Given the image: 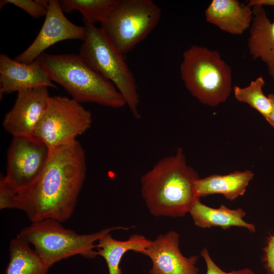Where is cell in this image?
Here are the masks:
<instances>
[{
	"label": "cell",
	"mask_w": 274,
	"mask_h": 274,
	"mask_svg": "<svg viewBox=\"0 0 274 274\" xmlns=\"http://www.w3.org/2000/svg\"><path fill=\"white\" fill-rule=\"evenodd\" d=\"M152 263L150 274H198L197 255L184 256L179 248V235L170 231L159 235L143 253Z\"/></svg>",
	"instance_id": "cell-12"
},
{
	"label": "cell",
	"mask_w": 274,
	"mask_h": 274,
	"mask_svg": "<svg viewBox=\"0 0 274 274\" xmlns=\"http://www.w3.org/2000/svg\"><path fill=\"white\" fill-rule=\"evenodd\" d=\"M43 25L30 45L18 55L15 60L29 63L45 50L59 42L67 40L83 41L86 33L84 26L71 22L64 15L57 0H49Z\"/></svg>",
	"instance_id": "cell-10"
},
{
	"label": "cell",
	"mask_w": 274,
	"mask_h": 274,
	"mask_svg": "<svg viewBox=\"0 0 274 274\" xmlns=\"http://www.w3.org/2000/svg\"><path fill=\"white\" fill-rule=\"evenodd\" d=\"M36 59L52 81L62 86L79 102L119 109L125 101L115 86L89 67L78 54L42 53Z\"/></svg>",
	"instance_id": "cell-3"
},
{
	"label": "cell",
	"mask_w": 274,
	"mask_h": 274,
	"mask_svg": "<svg viewBox=\"0 0 274 274\" xmlns=\"http://www.w3.org/2000/svg\"><path fill=\"white\" fill-rule=\"evenodd\" d=\"M83 22L86 33L79 55L89 67L115 86L133 117L140 119L138 86L125 55L111 44L100 28L84 19Z\"/></svg>",
	"instance_id": "cell-6"
},
{
	"label": "cell",
	"mask_w": 274,
	"mask_h": 274,
	"mask_svg": "<svg viewBox=\"0 0 274 274\" xmlns=\"http://www.w3.org/2000/svg\"><path fill=\"white\" fill-rule=\"evenodd\" d=\"M272 105V111L268 116L265 119L267 122L274 128V94L270 93L268 95Z\"/></svg>",
	"instance_id": "cell-27"
},
{
	"label": "cell",
	"mask_w": 274,
	"mask_h": 274,
	"mask_svg": "<svg viewBox=\"0 0 274 274\" xmlns=\"http://www.w3.org/2000/svg\"><path fill=\"white\" fill-rule=\"evenodd\" d=\"M206 20L223 31L239 35L250 28L252 7L237 0H213L205 11Z\"/></svg>",
	"instance_id": "cell-14"
},
{
	"label": "cell",
	"mask_w": 274,
	"mask_h": 274,
	"mask_svg": "<svg viewBox=\"0 0 274 274\" xmlns=\"http://www.w3.org/2000/svg\"><path fill=\"white\" fill-rule=\"evenodd\" d=\"M263 252L264 267L268 274H274V233L268 237Z\"/></svg>",
	"instance_id": "cell-25"
},
{
	"label": "cell",
	"mask_w": 274,
	"mask_h": 274,
	"mask_svg": "<svg viewBox=\"0 0 274 274\" xmlns=\"http://www.w3.org/2000/svg\"><path fill=\"white\" fill-rule=\"evenodd\" d=\"M42 86L57 88L37 59L25 63L12 59L6 54H1V96Z\"/></svg>",
	"instance_id": "cell-13"
},
{
	"label": "cell",
	"mask_w": 274,
	"mask_h": 274,
	"mask_svg": "<svg viewBox=\"0 0 274 274\" xmlns=\"http://www.w3.org/2000/svg\"><path fill=\"white\" fill-rule=\"evenodd\" d=\"M86 171L85 151L78 141L50 150L39 176L17 192L19 210L31 222L67 221L75 211Z\"/></svg>",
	"instance_id": "cell-1"
},
{
	"label": "cell",
	"mask_w": 274,
	"mask_h": 274,
	"mask_svg": "<svg viewBox=\"0 0 274 274\" xmlns=\"http://www.w3.org/2000/svg\"><path fill=\"white\" fill-rule=\"evenodd\" d=\"M253 17L250 27L248 47L252 58H260L267 66L274 82V20L271 22L263 6L252 7Z\"/></svg>",
	"instance_id": "cell-15"
},
{
	"label": "cell",
	"mask_w": 274,
	"mask_h": 274,
	"mask_svg": "<svg viewBox=\"0 0 274 274\" xmlns=\"http://www.w3.org/2000/svg\"><path fill=\"white\" fill-rule=\"evenodd\" d=\"M49 1L46 0H1V9L7 4L20 8L35 18L46 16Z\"/></svg>",
	"instance_id": "cell-22"
},
{
	"label": "cell",
	"mask_w": 274,
	"mask_h": 274,
	"mask_svg": "<svg viewBox=\"0 0 274 274\" xmlns=\"http://www.w3.org/2000/svg\"><path fill=\"white\" fill-rule=\"evenodd\" d=\"M50 151L35 136H13L7 151L5 180L17 192L27 187L42 171Z\"/></svg>",
	"instance_id": "cell-9"
},
{
	"label": "cell",
	"mask_w": 274,
	"mask_h": 274,
	"mask_svg": "<svg viewBox=\"0 0 274 274\" xmlns=\"http://www.w3.org/2000/svg\"><path fill=\"white\" fill-rule=\"evenodd\" d=\"M19 209L17 191L6 181L4 175L0 178V209Z\"/></svg>",
	"instance_id": "cell-23"
},
{
	"label": "cell",
	"mask_w": 274,
	"mask_h": 274,
	"mask_svg": "<svg viewBox=\"0 0 274 274\" xmlns=\"http://www.w3.org/2000/svg\"><path fill=\"white\" fill-rule=\"evenodd\" d=\"M247 4L251 7L255 5H261L263 7L274 6V0H250Z\"/></svg>",
	"instance_id": "cell-26"
},
{
	"label": "cell",
	"mask_w": 274,
	"mask_h": 274,
	"mask_svg": "<svg viewBox=\"0 0 274 274\" xmlns=\"http://www.w3.org/2000/svg\"><path fill=\"white\" fill-rule=\"evenodd\" d=\"M117 0H59V4L63 12L80 11L83 19L94 24L101 23L107 18Z\"/></svg>",
	"instance_id": "cell-20"
},
{
	"label": "cell",
	"mask_w": 274,
	"mask_h": 274,
	"mask_svg": "<svg viewBox=\"0 0 274 274\" xmlns=\"http://www.w3.org/2000/svg\"><path fill=\"white\" fill-rule=\"evenodd\" d=\"M199 178L182 148L161 159L141 179L142 196L149 212L155 217L184 216L199 198L195 189Z\"/></svg>",
	"instance_id": "cell-2"
},
{
	"label": "cell",
	"mask_w": 274,
	"mask_h": 274,
	"mask_svg": "<svg viewBox=\"0 0 274 274\" xmlns=\"http://www.w3.org/2000/svg\"><path fill=\"white\" fill-rule=\"evenodd\" d=\"M189 213L194 224L200 228L218 227L226 230L236 226L246 228L252 233L256 232L254 224L244 220L246 213L240 208L232 210L223 204L218 208H213L201 203L198 198Z\"/></svg>",
	"instance_id": "cell-16"
},
{
	"label": "cell",
	"mask_w": 274,
	"mask_h": 274,
	"mask_svg": "<svg viewBox=\"0 0 274 274\" xmlns=\"http://www.w3.org/2000/svg\"><path fill=\"white\" fill-rule=\"evenodd\" d=\"M91 112L77 101L66 96H51L34 136L50 150L76 140L90 128Z\"/></svg>",
	"instance_id": "cell-8"
},
{
	"label": "cell",
	"mask_w": 274,
	"mask_h": 274,
	"mask_svg": "<svg viewBox=\"0 0 274 274\" xmlns=\"http://www.w3.org/2000/svg\"><path fill=\"white\" fill-rule=\"evenodd\" d=\"M61 222L46 219L31 222L23 228L18 235L26 240L50 268L62 259L77 255L88 259L96 257V242L104 235L117 229H127L122 226L106 228L90 234H79L65 228Z\"/></svg>",
	"instance_id": "cell-4"
},
{
	"label": "cell",
	"mask_w": 274,
	"mask_h": 274,
	"mask_svg": "<svg viewBox=\"0 0 274 274\" xmlns=\"http://www.w3.org/2000/svg\"><path fill=\"white\" fill-rule=\"evenodd\" d=\"M265 83L263 78L260 76L246 87L234 86L233 90L237 100L248 104L265 118L271 113L272 107L269 97L262 91Z\"/></svg>",
	"instance_id": "cell-21"
},
{
	"label": "cell",
	"mask_w": 274,
	"mask_h": 274,
	"mask_svg": "<svg viewBox=\"0 0 274 274\" xmlns=\"http://www.w3.org/2000/svg\"><path fill=\"white\" fill-rule=\"evenodd\" d=\"M161 15L160 8L151 0H117L100 28L125 55L153 31Z\"/></svg>",
	"instance_id": "cell-7"
},
{
	"label": "cell",
	"mask_w": 274,
	"mask_h": 274,
	"mask_svg": "<svg viewBox=\"0 0 274 274\" xmlns=\"http://www.w3.org/2000/svg\"><path fill=\"white\" fill-rule=\"evenodd\" d=\"M180 72L186 89L203 104L216 106L232 91L231 68L216 50L191 46L183 53Z\"/></svg>",
	"instance_id": "cell-5"
},
{
	"label": "cell",
	"mask_w": 274,
	"mask_h": 274,
	"mask_svg": "<svg viewBox=\"0 0 274 274\" xmlns=\"http://www.w3.org/2000/svg\"><path fill=\"white\" fill-rule=\"evenodd\" d=\"M200 255L203 258L207 266L206 274H255L249 268L240 270L226 272L222 270L212 260L207 248H204L200 252Z\"/></svg>",
	"instance_id": "cell-24"
},
{
	"label": "cell",
	"mask_w": 274,
	"mask_h": 274,
	"mask_svg": "<svg viewBox=\"0 0 274 274\" xmlns=\"http://www.w3.org/2000/svg\"><path fill=\"white\" fill-rule=\"evenodd\" d=\"M151 241L138 234L131 235L125 241H119L109 233L98 241L96 249L98 255L101 256L107 263L109 274H122L120 264L125 253L133 251L143 254Z\"/></svg>",
	"instance_id": "cell-18"
},
{
	"label": "cell",
	"mask_w": 274,
	"mask_h": 274,
	"mask_svg": "<svg viewBox=\"0 0 274 274\" xmlns=\"http://www.w3.org/2000/svg\"><path fill=\"white\" fill-rule=\"evenodd\" d=\"M9 252L5 274H47L50 268L30 244L18 235L11 240Z\"/></svg>",
	"instance_id": "cell-19"
},
{
	"label": "cell",
	"mask_w": 274,
	"mask_h": 274,
	"mask_svg": "<svg viewBox=\"0 0 274 274\" xmlns=\"http://www.w3.org/2000/svg\"><path fill=\"white\" fill-rule=\"evenodd\" d=\"M253 177L254 174L251 170H245L199 178L195 183L196 194L199 198L212 194H221L226 199L233 200L244 194Z\"/></svg>",
	"instance_id": "cell-17"
},
{
	"label": "cell",
	"mask_w": 274,
	"mask_h": 274,
	"mask_svg": "<svg viewBox=\"0 0 274 274\" xmlns=\"http://www.w3.org/2000/svg\"><path fill=\"white\" fill-rule=\"evenodd\" d=\"M48 88L38 86L17 92L13 106L3 119L6 131L13 136H34L51 97Z\"/></svg>",
	"instance_id": "cell-11"
}]
</instances>
